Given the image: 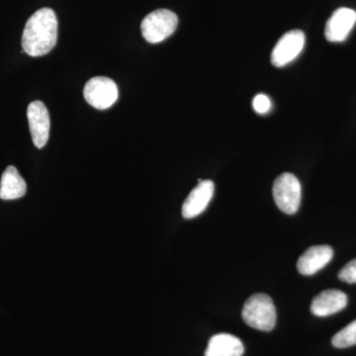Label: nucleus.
Masks as SVG:
<instances>
[{"mask_svg":"<svg viewBox=\"0 0 356 356\" xmlns=\"http://www.w3.org/2000/svg\"><path fill=\"white\" fill-rule=\"evenodd\" d=\"M58 19L51 8L39 9L26 23L22 35L23 51L31 57H41L57 44Z\"/></svg>","mask_w":356,"mask_h":356,"instance_id":"nucleus-1","label":"nucleus"},{"mask_svg":"<svg viewBox=\"0 0 356 356\" xmlns=\"http://www.w3.org/2000/svg\"><path fill=\"white\" fill-rule=\"evenodd\" d=\"M242 316L245 324L262 332L273 331L276 324V309L273 299L257 293L245 301Z\"/></svg>","mask_w":356,"mask_h":356,"instance_id":"nucleus-2","label":"nucleus"},{"mask_svg":"<svg viewBox=\"0 0 356 356\" xmlns=\"http://www.w3.org/2000/svg\"><path fill=\"white\" fill-rule=\"evenodd\" d=\"M177 14L168 9H158L147 14L140 24L142 35L147 42L158 44L172 36L177 30Z\"/></svg>","mask_w":356,"mask_h":356,"instance_id":"nucleus-3","label":"nucleus"},{"mask_svg":"<svg viewBox=\"0 0 356 356\" xmlns=\"http://www.w3.org/2000/svg\"><path fill=\"white\" fill-rule=\"evenodd\" d=\"M302 188L298 178L289 172L282 173L273 184V198L283 213L293 215L299 210Z\"/></svg>","mask_w":356,"mask_h":356,"instance_id":"nucleus-4","label":"nucleus"},{"mask_svg":"<svg viewBox=\"0 0 356 356\" xmlns=\"http://www.w3.org/2000/svg\"><path fill=\"white\" fill-rule=\"evenodd\" d=\"M84 99L96 109H108L118 99V88L111 79L95 76L89 79L83 89Z\"/></svg>","mask_w":356,"mask_h":356,"instance_id":"nucleus-5","label":"nucleus"},{"mask_svg":"<svg viewBox=\"0 0 356 356\" xmlns=\"http://www.w3.org/2000/svg\"><path fill=\"white\" fill-rule=\"evenodd\" d=\"M305 46V34L301 30H291L283 35L274 47L271 63L274 67H282L298 57Z\"/></svg>","mask_w":356,"mask_h":356,"instance_id":"nucleus-6","label":"nucleus"},{"mask_svg":"<svg viewBox=\"0 0 356 356\" xmlns=\"http://www.w3.org/2000/svg\"><path fill=\"white\" fill-rule=\"evenodd\" d=\"M27 118L33 143L38 149H42L46 146L50 136V114L46 105L39 100L30 103L27 109Z\"/></svg>","mask_w":356,"mask_h":356,"instance_id":"nucleus-7","label":"nucleus"},{"mask_svg":"<svg viewBox=\"0 0 356 356\" xmlns=\"http://www.w3.org/2000/svg\"><path fill=\"white\" fill-rule=\"evenodd\" d=\"M355 23V10L346 7L337 9L325 24V38L332 43L343 42L348 38Z\"/></svg>","mask_w":356,"mask_h":356,"instance_id":"nucleus-8","label":"nucleus"},{"mask_svg":"<svg viewBox=\"0 0 356 356\" xmlns=\"http://www.w3.org/2000/svg\"><path fill=\"white\" fill-rule=\"evenodd\" d=\"M215 185L212 180H198V185L185 199L182 205V216L185 219H193L199 216L208 207L214 195Z\"/></svg>","mask_w":356,"mask_h":356,"instance_id":"nucleus-9","label":"nucleus"},{"mask_svg":"<svg viewBox=\"0 0 356 356\" xmlns=\"http://www.w3.org/2000/svg\"><path fill=\"white\" fill-rule=\"evenodd\" d=\"M334 257L330 245H313L309 248L297 261V269L302 275L310 276L324 268Z\"/></svg>","mask_w":356,"mask_h":356,"instance_id":"nucleus-10","label":"nucleus"},{"mask_svg":"<svg viewBox=\"0 0 356 356\" xmlns=\"http://www.w3.org/2000/svg\"><path fill=\"white\" fill-rule=\"evenodd\" d=\"M348 305V296L339 290L330 289L321 292L311 304V312L317 317H327L343 310Z\"/></svg>","mask_w":356,"mask_h":356,"instance_id":"nucleus-11","label":"nucleus"},{"mask_svg":"<svg viewBox=\"0 0 356 356\" xmlns=\"http://www.w3.org/2000/svg\"><path fill=\"white\" fill-rule=\"evenodd\" d=\"M245 351L242 341L229 334L212 337L206 348L205 356H242Z\"/></svg>","mask_w":356,"mask_h":356,"instance_id":"nucleus-12","label":"nucleus"},{"mask_svg":"<svg viewBox=\"0 0 356 356\" xmlns=\"http://www.w3.org/2000/svg\"><path fill=\"white\" fill-rule=\"evenodd\" d=\"M26 191L27 185L17 168L13 165L8 166L4 170L0 181V198L2 200H14L23 197Z\"/></svg>","mask_w":356,"mask_h":356,"instance_id":"nucleus-13","label":"nucleus"},{"mask_svg":"<svg viewBox=\"0 0 356 356\" xmlns=\"http://www.w3.org/2000/svg\"><path fill=\"white\" fill-rule=\"evenodd\" d=\"M332 346L337 348H346L356 344V320L334 334Z\"/></svg>","mask_w":356,"mask_h":356,"instance_id":"nucleus-14","label":"nucleus"},{"mask_svg":"<svg viewBox=\"0 0 356 356\" xmlns=\"http://www.w3.org/2000/svg\"><path fill=\"white\" fill-rule=\"evenodd\" d=\"M252 107L257 113L264 115L268 113L271 109V100L268 96L259 93L252 100Z\"/></svg>","mask_w":356,"mask_h":356,"instance_id":"nucleus-15","label":"nucleus"},{"mask_svg":"<svg viewBox=\"0 0 356 356\" xmlns=\"http://www.w3.org/2000/svg\"><path fill=\"white\" fill-rule=\"evenodd\" d=\"M339 278L343 282L356 284V259L348 262L346 266L341 269Z\"/></svg>","mask_w":356,"mask_h":356,"instance_id":"nucleus-16","label":"nucleus"}]
</instances>
